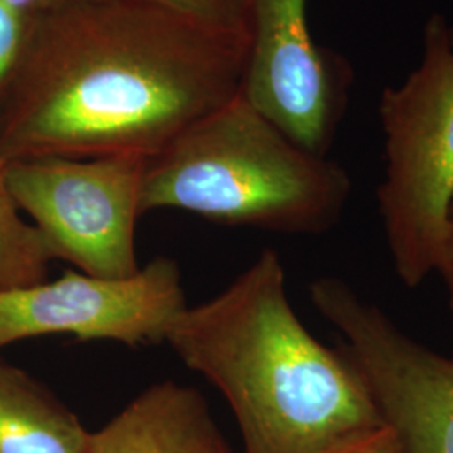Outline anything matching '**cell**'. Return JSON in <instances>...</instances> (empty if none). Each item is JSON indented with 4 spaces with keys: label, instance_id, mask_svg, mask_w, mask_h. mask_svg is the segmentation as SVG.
Wrapping results in <instances>:
<instances>
[{
    "label": "cell",
    "instance_id": "obj_10",
    "mask_svg": "<svg viewBox=\"0 0 453 453\" xmlns=\"http://www.w3.org/2000/svg\"><path fill=\"white\" fill-rule=\"evenodd\" d=\"M89 435L52 391L0 357V453H84Z\"/></svg>",
    "mask_w": 453,
    "mask_h": 453
},
{
    "label": "cell",
    "instance_id": "obj_7",
    "mask_svg": "<svg viewBox=\"0 0 453 453\" xmlns=\"http://www.w3.org/2000/svg\"><path fill=\"white\" fill-rule=\"evenodd\" d=\"M185 308L181 271L170 257L150 260L127 279L67 271L56 280L0 291V349L49 334L158 344Z\"/></svg>",
    "mask_w": 453,
    "mask_h": 453
},
{
    "label": "cell",
    "instance_id": "obj_18",
    "mask_svg": "<svg viewBox=\"0 0 453 453\" xmlns=\"http://www.w3.org/2000/svg\"><path fill=\"white\" fill-rule=\"evenodd\" d=\"M450 35H452V41H453V24H450Z\"/></svg>",
    "mask_w": 453,
    "mask_h": 453
},
{
    "label": "cell",
    "instance_id": "obj_11",
    "mask_svg": "<svg viewBox=\"0 0 453 453\" xmlns=\"http://www.w3.org/2000/svg\"><path fill=\"white\" fill-rule=\"evenodd\" d=\"M52 257L37 228L24 219L0 160V291L48 280Z\"/></svg>",
    "mask_w": 453,
    "mask_h": 453
},
{
    "label": "cell",
    "instance_id": "obj_4",
    "mask_svg": "<svg viewBox=\"0 0 453 453\" xmlns=\"http://www.w3.org/2000/svg\"><path fill=\"white\" fill-rule=\"evenodd\" d=\"M380 121L378 211L395 273L415 289L435 273L453 202V41L443 14L423 26L418 65L383 89Z\"/></svg>",
    "mask_w": 453,
    "mask_h": 453
},
{
    "label": "cell",
    "instance_id": "obj_12",
    "mask_svg": "<svg viewBox=\"0 0 453 453\" xmlns=\"http://www.w3.org/2000/svg\"><path fill=\"white\" fill-rule=\"evenodd\" d=\"M49 0H0V104Z\"/></svg>",
    "mask_w": 453,
    "mask_h": 453
},
{
    "label": "cell",
    "instance_id": "obj_17",
    "mask_svg": "<svg viewBox=\"0 0 453 453\" xmlns=\"http://www.w3.org/2000/svg\"><path fill=\"white\" fill-rule=\"evenodd\" d=\"M450 220H453V202H452V207H450Z\"/></svg>",
    "mask_w": 453,
    "mask_h": 453
},
{
    "label": "cell",
    "instance_id": "obj_2",
    "mask_svg": "<svg viewBox=\"0 0 453 453\" xmlns=\"http://www.w3.org/2000/svg\"><path fill=\"white\" fill-rule=\"evenodd\" d=\"M165 342L226 396L243 453H314L385 425L353 361L297 318L273 249L211 301L183 309Z\"/></svg>",
    "mask_w": 453,
    "mask_h": 453
},
{
    "label": "cell",
    "instance_id": "obj_8",
    "mask_svg": "<svg viewBox=\"0 0 453 453\" xmlns=\"http://www.w3.org/2000/svg\"><path fill=\"white\" fill-rule=\"evenodd\" d=\"M306 5L308 0H254L242 95L296 145L327 157L353 73L344 58L314 41Z\"/></svg>",
    "mask_w": 453,
    "mask_h": 453
},
{
    "label": "cell",
    "instance_id": "obj_16",
    "mask_svg": "<svg viewBox=\"0 0 453 453\" xmlns=\"http://www.w3.org/2000/svg\"><path fill=\"white\" fill-rule=\"evenodd\" d=\"M67 2H81V0H49L50 5H58V4H67Z\"/></svg>",
    "mask_w": 453,
    "mask_h": 453
},
{
    "label": "cell",
    "instance_id": "obj_1",
    "mask_svg": "<svg viewBox=\"0 0 453 453\" xmlns=\"http://www.w3.org/2000/svg\"><path fill=\"white\" fill-rule=\"evenodd\" d=\"M249 49L143 0L50 5L0 104V160L151 158L242 91Z\"/></svg>",
    "mask_w": 453,
    "mask_h": 453
},
{
    "label": "cell",
    "instance_id": "obj_14",
    "mask_svg": "<svg viewBox=\"0 0 453 453\" xmlns=\"http://www.w3.org/2000/svg\"><path fill=\"white\" fill-rule=\"evenodd\" d=\"M314 453H402L398 438L388 425L341 440Z\"/></svg>",
    "mask_w": 453,
    "mask_h": 453
},
{
    "label": "cell",
    "instance_id": "obj_15",
    "mask_svg": "<svg viewBox=\"0 0 453 453\" xmlns=\"http://www.w3.org/2000/svg\"><path fill=\"white\" fill-rule=\"evenodd\" d=\"M435 273L443 279L447 296H449V304H450L453 314V220H450L449 230H447L445 239L441 242Z\"/></svg>",
    "mask_w": 453,
    "mask_h": 453
},
{
    "label": "cell",
    "instance_id": "obj_5",
    "mask_svg": "<svg viewBox=\"0 0 453 453\" xmlns=\"http://www.w3.org/2000/svg\"><path fill=\"white\" fill-rule=\"evenodd\" d=\"M145 157L31 158L5 163L9 190L52 260L104 279L142 267L134 232L142 213Z\"/></svg>",
    "mask_w": 453,
    "mask_h": 453
},
{
    "label": "cell",
    "instance_id": "obj_6",
    "mask_svg": "<svg viewBox=\"0 0 453 453\" xmlns=\"http://www.w3.org/2000/svg\"><path fill=\"white\" fill-rule=\"evenodd\" d=\"M309 296L340 333L402 453H453V357L411 338L344 279L319 277Z\"/></svg>",
    "mask_w": 453,
    "mask_h": 453
},
{
    "label": "cell",
    "instance_id": "obj_9",
    "mask_svg": "<svg viewBox=\"0 0 453 453\" xmlns=\"http://www.w3.org/2000/svg\"><path fill=\"white\" fill-rule=\"evenodd\" d=\"M84 453L232 452L203 395L165 380L91 432Z\"/></svg>",
    "mask_w": 453,
    "mask_h": 453
},
{
    "label": "cell",
    "instance_id": "obj_13",
    "mask_svg": "<svg viewBox=\"0 0 453 453\" xmlns=\"http://www.w3.org/2000/svg\"><path fill=\"white\" fill-rule=\"evenodd\" d=\"M220 33L252 39L254 0H143Z\"/></svg>",
    "mask_w": 453,
    "mask_h": 453
},
{
    "label": "cell",
    "instance_id": "obj_3",
    "mask_svg": "<svg viewBox=\"0 0 453 453\" xmlns=\"http://www.w3.org/2000/svg\"><path fill=\"white\" fill-rule=\"evenodd\" d=\"M353 190L340 163L296 145L242 95L146 160L142 213L190 211L220 226L319 235Z\"/></svg>",
    "mask_w": 453,
    "mask_h": 453
}]
</instances>
